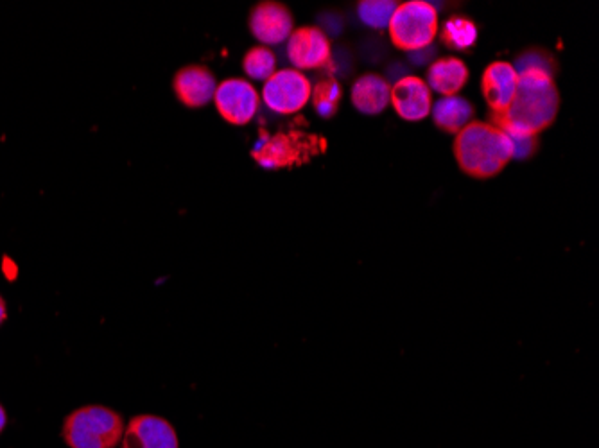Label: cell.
Returning <instances> with one entry per match:
<instances>
[{
    "mask_svg": "<svg viewBox=\"0 0 599 448\" xmlns=\"http://www.w3.org/2000/svg\"><path fill=\"white\" fill-rule=\"evenodd\" d=\"M558 110L560 92L555 76L546 70H524L512 103L501 112L490 113V124L508 137H539L556 121Z\"/></svg>",
    "mask_w": 599,
    "mask_h": 448,
    "instance_id": "cell-1",
    "label": "cell"
},
{
    "mask_svg": "<svg viewBox=\"0 0 599 448\" xmlns=\"http://www.w3.org/2000/svg\"><path fill=\"white\" fill-rule=\"evenodd\" d=\"M452 151L463 173L476 180H488L510 164L513 142L494 124L472 121L456 135Z\"/></svg>",
    "mask_w": 599,
    "mask_h": 448,
    "instance_id": "cell-2",
    "label": "cell"
},
{
    "mask_svg": "<svg viewBox=\"0 0 599 448\" xmlns=\"http://www.w3.org/2000/svg\"><path fill=\"white\" fill-rule=\"evenodd\" d=\"M126 422L106 405H83L65 418L61 436L69 448H115L121 445Z\"/></svg>",
    "mask_w": 599,
    "mask_h": 448,
    "instance_id": "cell-3",
    "label": "cell"
},
{
    "mask_svg": "<svg viewBox=\"0 0 599 448\" xmlns=\"http://www.w3.org/2000/svg\"><path fill=\"white\" fill-rule=\"evenodd\" d=\"M438 27L435 6L424 0H409L393 11L388 33L391 44L400 51L417 52L433 45Z\"/></svg>",
    "mask_w": 599,
    "mask_h": 448,
    "instance_id": "cell-4",
    "label": "cell"
},
{
    "mask_svg": "<svg viewBox=\"0 0 599 448\" xmlns=\"http://www.w3.org/2000/svg\"><path fill=\"white\" fill-rule=\"evenodd\" d=\"M313 85L300 70H277L262 88L266 106L280 115H293L311 101Z\"/></svg>",
    "mask_w": 599,
    "mask_h": 448,
    "instance_id": "cell-5",
    "label": "cell"
},
{
    "mask_svg": "<svg viewBox=\"0 0 599 448\" xmlns=\"http://www.w3.org/2000/svg\"><path fill=\"white\" fill-rule=\"evenodd\" d=\"M314 147L316 140L305 137L304 133H277L262 138L252 155L266 169H282L304 162Z\"/></svg>",
    "mask_w": 599,
    "mask_h": 448,
    "instance_id": "cell-6",
    "label": "cell"
},
{
    "mask_svg": "<svg viewBox=\"0 0 599 448\" xmlns=\"http://www.w3.org/2000/svg\"><path fill=\"white\" fill-rule=\"evenodd\" d=\"M219 115L234 126H244L257 115L261 97L246 79L230 78L219 83L214 94Z\"/></svg>",
    "mask_w": 599,
    "mask_h": 448,
    "instance_id": "cell-7",
    "label": "cell"
},
{
    "mask_svg": "<svg viewBox=\"0 0 599 448\" xmlns=\"http://www.w3.org/2000/svg\"><path fill=\"white\" fill-rule=\"evenodd\" d=\"M121 448H180L173 423L157 414H139L126 423Z\"/></svg>",
    "mask_w": 599,
    "mask_h": 448,
    "instance_id": "cell-8",
    "label": "cell"
},
{
    "mask_svg": "<svg viewBox=\"0 0 599 448\" xmlns=\"http://www.w3.org/2000/svg\"><path fill=\"white\" fill-rule=\"evenodd\" d=\"M293 24L295 18L289 8L273 0L259 2L250 13V31L264 47L284 44L295 31Z\"/></svg>",
    "mask_w": 599,
    "mask_h": 448,
    "instance_id": "cell-9",
    "label": "cell"
},
{
    "mask_svg": "<svg viewBox=\"0 0 599 448\" xmlns=\"http://www.w3.org/2000/svg\"><path fill=\"white\" fill-rule=\"evenodd\" d=\"M287 58L296 70H314L330 60V42L320 27L295 29L287 40Z\"/></svg>",
    "mask_w": 599,
    "mask_h": 448,
    "instance_id": "cell-10",
    "label": "cell"
},
{
    "mask_svg": "<svg viewBox=\"0 0 599 448\" xmlns=\"http://www.w3.org/2000/svg\"><path fill=\"white\" fill-rule=\"evenodd\" d=\"M390 103L400 119L408 122L424 121L433 110V95L424 79L406 76L391 87Z\"/></svg>",
    "mask_w": 599,
    "mask_h": 448,
    "instance_id": "cell-11",
    "label": "cell"
},
{
    "mask_svg": "<svg viewBox=\"0 0 599 448\" xmlns=\"http://www.w3.org/2000/svg\"><path fill=\"white\" fill-rule=\"evenodd\" d=\"M174 94L189 108H203L214 99L216 78L203 65H187L176 72L173 79Z\"/></svg>",
    "mask_w": 599,
    "mask_h": 448,
    "instance_id": "cell-12",
    "label": "cell"
},
{
    "mask_svg": "<svg viewBox=\"0 0 599 448\" xmlns=\"http://www.w3.org/2000/svg\"><path fill=\"white\" fill-rule=\"evenodd\" d=\"M517 85H519V74L512 63L508 61L490 63L481 78V92L490 110L501 112L512 103Z\"/></svg>",
    "mask_w": 599,
    "mask_h": 448,
    "instance_id": "cell-13",
    "label": "cell"
},
{
    "mask_svg": "<svg viewBox=\"0 0 599 448\" xmlns=\"http://www.w3.org/2000/svg\"><path fill=\"white\" fill-rule=\"evenodd\" d=\"M390 83L379 74H365L352 87V104L357 112L377 115L390 104Z\"/></svg>",
    "mask_w": 599,
    "mask_h": 448,
    "instance_id": "cell-14",
    "label": "cell"
},
{
    "mask_svg": "<svg viewBox=\"0 0 599 448\" xmlns=\"http://www.w3.org/2000/svg\"><path fill=\"white\" fill-rule=\"evenodd\" d=\"M469 81V69L460 58H442L436 60L427 70V87L443 97L458 94Z\"/></svg>",
    "mask_w": 599,
    "mask_h": 448,
    "instance_id": "cell-15",
    "label": "cell"
},
{
    "mask_svg": "<svg viewBox=\"0 0 599 448\" xmlns=\"http://www.w3.org/2000/svg\"><path fill=\"white\" fill-rule=\"evenodd\" d=\"M433 121L443 133L458 135L467 124L474 121V108L467 99L458 95L443 97L433 106Z\"/></svg>",
    "mask_w": 599,
    "mask_h": 448,
    "instance_id": "cell-16",
    "label": "cell"
},
{
    "mask_svg": "<svg viewBox=\"0 0 599 448\" xmlns=\"http://www.w3.org/2000/svg\"><path fill=\"white\" fill-rule=\"evenodd\" d=\"M442 44L452 51H469L478 42V26L463 15L451 17L442 27Z\"/></svg>",
    "mask_w": 599,
    "mask_h": 448,
    "instance_id": "cell-17",
    "label": "cell"
},
{
    "mask_svg": "<svg viewBox=\"0 0 599 448\" xmlns=\"http://www.w3.org/2000/svg\"><path fill=\"white\" fill-rule=\"evenodd\" d=\"M244 74L257 81H268L277 72V56L270 47L257 45L244 54Z\"/></svg>",
    "mask_w": 599,
    "mask_h": 448,
    "instance_id": "cell-18",
    "label": "cell"
},
{
    "mask_svg": "<svg viewBox=\"0 0 599 448\" xmlns=\"http://www.w3.org/2000/svg\"><path fill=\"white\" fill-rule=\"evenodd\" d=\"M311 99H313L314 110L320 117L332 119L338 113L339 103H341V87L338 81L332 78L322 79L313 88Z\"/></svg>",
    "mask_w": 599,
    "mask_h": 448,
    "instance_id": "cell-19",
    "label": "cell"
},
{
    "mask_svg": "<svg viewBox=\"0 0 599 448\" xmlns=\"http://www.w3.org/2000/svg\"><path fill=\"white\" fill-rule=\"evenodd\" d=\"M397 6L399 4L393 0H363L357 4V15L366 26L384 29L390 24Z\"/></svg>",
    "mask_w": 599,
    "mask_h": 448,
    "instance_id": "cell-20",
    "label": "cell"
},
{
    "mask_svg": "<svg viewBox=\"0 0 599 448\" xmlns=\"http://www.w3.org/2000/svg\"><path fill=\"white\" fill-rule=\"evenodd\" d=\"M530 69L546 70L547 74L555 76V60H553V58H551L547 52H524V54H521V56L517 58V67H515V70H517V74H521V72H524V70Z\"/></svg>",
    "mask_w": 599,
    "mask_h": 448,
    "instance_id": "cell-21",
    "label": "cell"
},
{
    "mask_svg": "<svg viewBox=\"0 0 599 448\" xmlns=\"http://www.w3.org/2000/svg\"><path fill=\"white\" fill-rule=\"evenodd\" d=\"M513 142V158H530L539 146L537 137H510Z\"/></svg>",
    "mask_w": 599,
    "mask_h": 448,
    "instance_id": "cell-22",
    "label": "cell"
},
{
    "mask_svg": "<svg viewBox=\"0 0 599 448\" xmlns=\"http://www.w3.org/2000/svg\"><path fill=\"white\" fill-rule=\"evenodd\" d=\"M8 318V307H6V300L0 296V325Z\"/></svg>",
    "mask_w": 599,
    "mask_h": 448,
    "instance_id": "cell-23",
    "label": "cell"
},
{
    "mask_svg": "<svg viewBox=\"0 0 599 448\" xmlns=\"http://www.w3.org/2000/svg\"><path fill=\"white\" fill-rule=\"evenodd\" d=\"M6 425H8V414H6V409L0 405V434L4 432Z\"/></svg>",
    "mask_w": 599,
    "mask_h": 448,
    "instance_id": "cell-24",
    "label": "cell"
}]
</instances>
